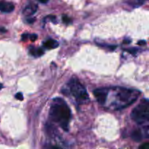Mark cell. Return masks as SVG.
<instances>
[{
    "mask_svg": "<svg viewBox=\"0 0 149 149\" xmlns=\"http://www.w3.org/2000/svg\"><path fill=\"white\" fill-rule=\"evenodd\" d=\"M139 148H140V149H149V143H144V144L141 145Z\"/></svg>",
    "mask_w": 149,
    "mask_h": 149,
    "instance_id": "13",
    "label": "cell"
},
{
    "mask_svg": "<svg viewBox=\"0 0 149 149\" xmlns=\"http://www.w3.org/2000/svg\"><path fill=\"white\" fill-rule=\"evenodd\" d=\"M0 31H2V33L6 32V29H5L4 28H0Z\"/></svg>",
    "mask_w": 149,
    "mask_h": 149,
    "instance_id": "19",
    "label": "cell"
},
{
    "mask_svg": "<svg viewBox=\"0 0 149 149\" xmlns=\"http://www.w3.org/2000/svg\"><path fill=\"white\" fill-rule=\"evenodd\" d=\"M131 137L134 141L140 142L143 138H149V128L146 125L142 129H137L134 130L131 134Z\"/></svg>",
    "mask_w": 149,
    "mask_h": 149,
    "instance_id": "4",
    "label": "cell"
},
{
    "mask_svg": "<svg viewBox=\"0 0 149 149\" xmlns=\"http://www.w3.org/2000/svg\"><path fill=\"white\" fill-rule=\"evenodd\" d=\"M94 95L97 99L98 102L100 104H105L107 100L108 95V88H99L94 90Z\"/></svg>",
    "mask_w": 149,
    "mask_h": 149,
    "instance_id": "5",
    "label": "cell"
},
{
    "mask_svg": "<svg viewBox=\"0 0 149 149\" xmlns=\"http://www.w3.org/2000/svg\"><path fill=\"white\" fill-rule=\"evenodd\" d=\"M29 39H30V40H31V41H32V42L36 41V40H37V35L35 34H31V35H29Z\"/></svg>",
    "mask_w": 149,
    "mask_h": 149,
    "instance_id": "12",
    "label": "cell"
},
{
    "mask_svg": "<svg viewBox=\"0 0 149 149\" xmlns=\"http://www.w3.org/2000/svg\"><path fill=\"white\" fill-rule=\"evenodd\" d=\"M58 42L56 40H53V39H50V40H47L43 43V46L45 47L47 50H52V49H55L58 47Z\"/></svg>",
    "mask_w": 149,
    "mask_h": 149,
    "instance_id": "8",
    "label": "cell"
},
{
    "mask_svg": "<svg viewBox=\"0 0 149 149\" xmlns=\"http://www.w3.org/2000/svg\"><path fill=\"white\" fill-rule=\"evenodd\" d=\"M30 53L34 56H41L44 54V51L42 48H31L30 49Z\"/></svg>",
    "mask_w": 149,
    "mask_h": 149,
    "instance_id": "9",
    "label": "cell"
},
{
    "mask_svg": "<svg viewBox=\"0 0 149 149\" xmlns=\"http://www.w3.org/2000/svg\"><path fill=\"white\" fill-rule=\"evenodd\" d=\"M2 84H0V89H2Z\"/></svg>",
    "mask_w": 149,
    "mask_h": 149,
    "instance_id": "21",
    "label": "cell"
},
{
    "mask_svg": "<svg viewBox=\"0 0 149 149\" xmlns=\"http://www.w3.org/2000/svg\"><path fill=\"white\" fill-rule=\"evenodd\" d=\"M63 22L65 23V24H70L71 23V19L69 18H68L67 16H63Z\"/></svg>",
    "mask_w": 149,
    "mask_h": 149,
    "instance_id": "14",
    "label": "cell"
},
{
    "mask_svg": "<svg viewBox=\"0 0 149 149\" xmlns=\"http://www.w3.org/2000/svg\"><path fill=\"white\" fill-rule=\"evenodd\" d=\"M71 110L66 103L61 98L53 100L50 109V119L58 123L66 131H69L68 125L70 121Z\"/></svg>",
    "mask_w": 149,
    "mask_h": 149,
    "instance_id": "1",
    "label": "cell"
},
{
    "mask_svg": "<svg viewBox=\"0 0 149 149\" xmlns=\"http://www.w3.org/2000/svg\"><path fill=\"white\" fill-rule=\"evenodd\" d=\"M39 2L42 4H46L49 2V0H39Z\"/></svg>",
    "mask_w": 149,
    "mask_h": 149,
    "instance_id": "17",
    "label": "cell"
},
{
    "mask_svg": "<svg viewBox=\"0 0 149 149\" xmlns=\"http://www.w3.org/2000/svg\"><path fill=\"white\" fill-rule=\"evenodd\" d=\"M37 9H38V6L37 5H35V4H31V5L26 7L25 9L23 11V14L25 16H31V15H33L37 12Z\"/></svg>",
    "mask_w": 149,
    "mask_h": 149,
    "instance_id": "7",
    "label": "cell"
},
{
    "mask_svg": "<svg viewBox=\"0 0 149 149\" xmlns=\"http://www.w3.org/2000/svg\"><path fill=\"white\" fill-rule=\"evenodd\" d=\"M131 42V41L130 40H129V41H127V40H124V43H130Z\"/></svg>",
    "mask_w": 149,
    "mask_h": 149,
    "instance_id": "20",
    "label": "cell"
},
{
    "mask_svg": "<svg viewBox=\"0 0 149 149\" xmlns=\"http://www.w3.org/2000/svg\"><path fill=\"white\" fill-rule=\"evenodd\" d=\"M15 9V6L12 3L5 1H1L0 2V11L5 13H9L12 12Z\"/></svg>",
    "mask_w": 149,
    "mask_h": 149,
    "instance_id": "6",
    "label": "cell"
},
{
    "mask_svg": "<svg viewBox=\"0 0 149 149\" xmlns=\"http://www.w3.org/2000/svg\"><path fill=\"white\" fill-rule=\"evenodd\" d=\"M145 1H146V0H134V1H133L132 5H134L136 7L139 6V5H143V4L145 2Z\"/></svg>",
    "mask_w": 149,
    "mask_h": 149,
    "instance_id": "10",
    "label": "cell"
},
{
    "mask_svg": "<svg viewBox=\"0 0 149 149\" xmlns=\"http://www.w3.org/2000/svg\"><path fill=\"white\" fill-rule=\"evenodd\" d=\"M35 21V19H30V20H27V22L28 23H30V24H31V23H34Z\"/></svg>",
    "mask_w": 149,
    "mask_h": 149,
    "instance_id": "18",
    "label": "cell"
},
{
    "mask_svg": "<svg viewBox=\"0 0 149 149\" xmlns=\"http://www.w3.org/2000/svg\"><path fill=\"white\" fill-rule=\"evenodd\" d=\"M127 52H129V53H132V54H134V53H137V50H139L138 49H136V48H133V49H127Z\"/></svg>",
    "mask_w": 149,
    "mask_h": 149,
    "instance_id": "15",
    "label": "cell"
},
{
    "mask_svg": "<svg viewBox=\"0 0 149 149\" xmlns=\"http://www.w3.org/2000/svg\"><path fill=\"white\" fill-rule=\"evenodd\" d=\"M69 89V92L79 102L86 101L89 99V95L87 92L85 87L77 80V79H72L68 84Z\"/></svg>",
    "mask_w": 149,
    "mask_h": 149,
    "instance_id": "3",
    "label": "cell"
},
{
    "mask_svg": "<svg viewBox=\"0 0 149 149\" xmlns=\"http://www.w3.org/2000/svg\"><path fill=\"white\" fill-rule=\"evenodd\" d=\"M15 97L16 99L19 100H24V96H23V94L21 92H18Z\"/></svg>",
    "mask_w": 149,
    "mask_h": 149,
    "instance_id": "11",
    "label": "cell"
},
{
    "mask_svg": "<svg viewBox=\"0 0 149 149\" xmlns=\"http://www.w3.org/2000/svg\"><path fill=\"white\" fill-rule=\"evenodd\" d=\"M137 44H139V45H146V42L143 41V40H140V41H139L138 42H137Z\"/></svg>",
    "mask_w": 149,
    "mask_h": 149,
    "instance_id": "16",
    "label": "cell"
},
{
    "mask_svg": "<svg viewBox=\"0 0 149 149\" xmlns=\"http://www.w3.org/2000/svg\"><path fill=\"white\" fill-rule=\"evenodd\" d=\"M131 118L137 124H143L149 120V103L144 100L137 105L131 112Z\"/></svg>",
    "mask_w": 149,
    "mask_h": 149,
    "instance_id": "2",
    "label": "cell"
}]
</instances>
